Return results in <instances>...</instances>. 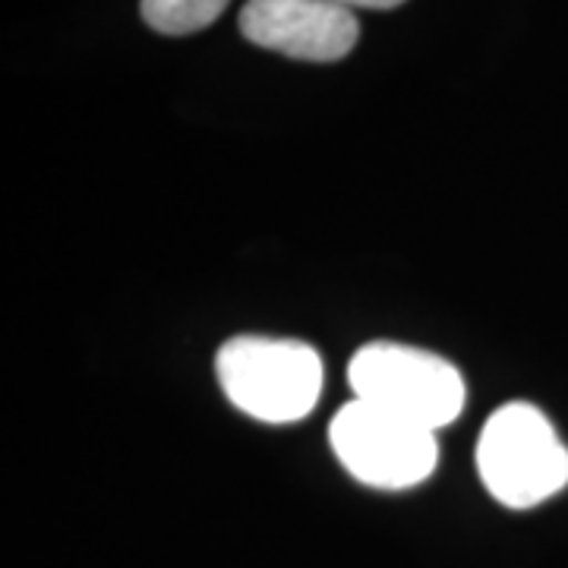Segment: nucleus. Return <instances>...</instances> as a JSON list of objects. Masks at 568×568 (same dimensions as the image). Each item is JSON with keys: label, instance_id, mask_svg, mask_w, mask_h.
<instances>
[{"label": "nucleus", "instance_id": "f257e3e1", "mask_svg": "<svg viewBox=\"0 0 568 568\" xmlns=\"http://www.w3.org/2000/svg\"><path fill=\"white\" fill-rule=\"evenodd\" d=\"M219 379L231 405L263 424H294L323 392V361L304 342L241 335L219 351Z\"/></svg>", "mask_w": 568, "mask_h": 568}, {"label": "nucleus", "instance_id": "f03ea898", "mask_svg": "<svg viewBox=\"0 0 568 568\" xmlns=\"http://www.w3.org/2000/svg\"><path fill=\"white\" fill-rule=\"evenodd\" d=\"M477 470L489 496L503 506H540L566 489L568 448L544 410L511 402L484 426L477 443Z\"/></svg>", "mask_w": 568, "mask_h": 568}, {"label": "nucleus", "instance_id": "7ed1b4c3", "mask_svg": "<svg viewBox=\"0 0 568 568\" xmlns=\"http://www.w3.org/2000/svg\"><path fill=\"white\" fill-rule=\"evenodd\" d=\"M347 379L357 402L433 433L452 424L465 407L462 373L420 347L373 342L354 354Z\"/></svg>", "mask_w": 568, "mask_h": 568}, {"label": "nucleus", "instance_id": "20e7f679", "mask_svg": "<svg viewBox=\"0 0 568 568\" xmlns=\"http://www.w3.org/2000/svg\"><path fill=\"white\" fill-rule=\"evenodd\" d=\"M328 439L347 474H354L366 487H417L439 462V443L433 429L407 424L357 398L335 414Z\"/></svg>", "mask_w": 568, "mask_h": 568}, {"label": "nucleus", "instance_id": "39448f33", "mask_svg": "<svg viewBox=\"0 0 568 568\" xmlns=\"http://www.w3.org/2000/svg\"><path fill=\"white\" fill-rule=\"evenodd\" d=\"M241 32L246 41L284 58L332 63L354 51L361 22L354 10L335 0H246Z\"/></svg>", "mask_w": 568, "mask_h": 568}, {"label": "nucleus", "instance_id": "423d86ee", "mask_svg": "<svg viewBox=\"0 0 568 568\" xmlns=\"http://www.w3.org/2000/svg\"><path fill=\"white\" fill-rule=\"evenodd\" d=\"M231 0H142V20L162 36H190L222 17Z\"/></svg>", "mask_w": 568, "mask_h": 568}, {"label": "nucleus", "instance_id": "0eeeda50", "mask_svg": "<svg viewBox=\"0 0 568 568\" xmlns=\"http://www.w3.org/2000/svg\"><path fill=\"white\" fill-rule=\"evenodd\" d=\"M335 3H342L347 10H392V7H402L405 0H335Z\"/></svg>", "mask_w": 568, "mask_h": 568}]
</instances>
